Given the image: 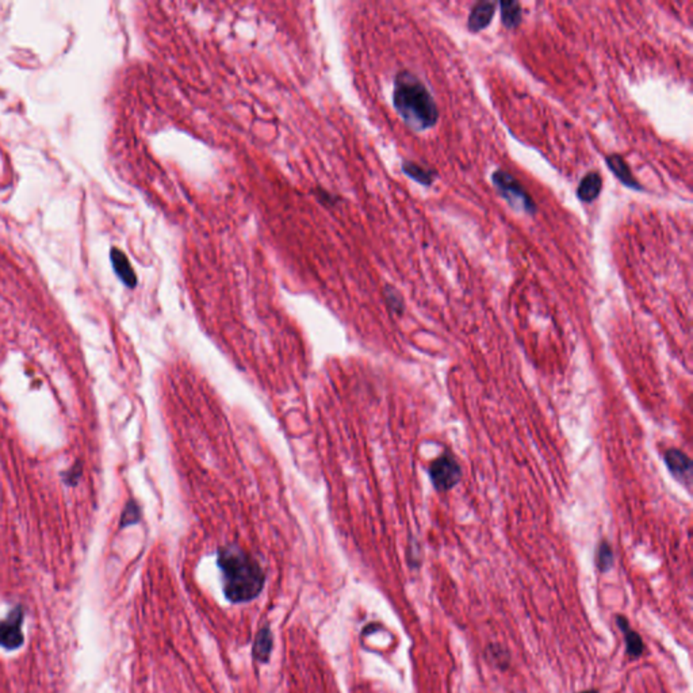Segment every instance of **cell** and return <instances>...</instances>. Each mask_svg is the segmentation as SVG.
<instances>
[{"label": "cell", "mask_w": 693, "mask_h": 693, "mask_svg": "<svg viewBox=\"0 0 693 693\" xmlns=\"http://www.w3.org/2000/svg\"><path fill=\"white\" fill-rule=\"evenodd\" d=\"M393 105L406 126L415 132H425L438 124L439 110L432 94L409 70H401L396 76Z\"/></svg>", "instance_id": "cell-1"}, {"label": "cell", "mask_w": 693, "mask_h": 693, "mask_svg": "<svg viewBox=\"0 0 693 693\" xmlns=\"http://www.w3.org/2000/svg\"><path fill=\"white\" fill-rule=\"evenodd\" d=\"M218 566L223 572L226 599L232 603H246L263 590L266 576L260 565L236 546L218 551Z\"/></svg>", "instance_id": "cell-2"}, {"label": "cell", "mask_w": 693, "mask_h": 693, "mask_svg": "<svg viewBox=\"0 0 693 693\" xmlns=\"http://www.w3.org/2000/svg\"><path fill=\"white\" fill-rule=\"evenodd\" d=\"M492 183L498 195L507 202L514 211L527 216L537 214V203L512 174L504 170H497L493 172Z\"/></svg>", "instance_id": "cell-3"}, {"label": "cell", "mask_w": 693, "mask_h": 693, "mask_svg": "<svg viewBox=\"0 0 693 693\" xmlns=\"http://www.w3.org/2000/svg\"><path fill=\"white\" fill-rule=\"evenodd\" d=\"M429 477L439 492L452 489L462 477V469L451 454H443L435 459L429 468Z\"/></svg>", "instance_id": "cell-4"}, {"label": "cell", "mask_w": 693, "mask_h": 693, "mask_svg": "<svg viewBox=\"0 0 693 693\" xmlns=\"http://www.w3.org/2000/svg\"><path fill=\"white\" fill-rule=\"evenodd\" d=\"M23 616L21 609H15L7 620L0 622V646L7 648H17L21 646L23 641L22 625Z\"/></svg>", "instance_id": "cell-5"}, {"label": "cell", "mask_w": 693, "mask_h": 693, "mask_svg": "<svg viewBox=\"0 0 693 693\" xmlns=\"http://www.w3.org/2000/svg\"><path fill=\"white\" fill-rule=\"evenodd\" d=\"M665 463L668 469L678 481L684 484H690L692 475V463L691 459L680 449H669L665 454Z\"/></svg>", "instance_id": "cell-6"}, {"label": "cell", "mask_w": 693, "mask_h": 693, "mask_svg": "<svg viewBox=\"0 0 693 693\" xmlns=\"http://www.w3.org/2000/svg\"><path fill=\"white\" fill-rule=\"evenodd\" d=\"M495 14V3L478 1L472 6L468 20V29L471 33H479L486 29Z\"/></svg>", "instance_id": "cell-7"}, {"label": "cell", "mask_w": 693, "mask_h": 693, "mask_svg": "<svg viewBox=\"0 0 693 693\" xmlns=\"http://www.w3.org/2000/svg\"><path fill=\"white\" fill-rule=\"evenodd\" d=\"M605 163H606L608 168L612 171V174L620 180L626 187L631 188V190H635V191L643 190L641 183L635 179V177L632 175V172H631V170H629V167L623 157L615 155V154L608 155L605 157Z\"/></svg>", "instance_id": "cell-8"}, {"label": "cell", "mask_w": 693, "mask_h": 693, "mask_svg": "<svg viewBox=\"0 0 693 693\" xmlns=\"http://www.w3.org/2000/svg\"><path fill=\"white\" fill-rule=\"evenodd\" d=\"M110 256H112V267H114L115 274L118 275V278L128 288H131V289L135 288L137 276H135V271H133V267H132L128 256L117 248H112Z\"/></svg>", "instance_id": "cell-9"}, {"label": "cell", "mask_w": 693, "mask_h": 693, "mask_svg": "<svg viewBox=\"0 0 693 693\" xmlns=\"http://www.w3.org/2000/svg\"><path fill=\"white\" fill-rule=\"evenodd\" d=\"M602 190H603L602 175L599 172H589L582 178L579 184L577 197L581 202L590 203L599 198Z\"/></svg>", "instance_id": "cell-10"}, {"label": "cell", "mask_w": 693, "mask_h": 693, "mask_svg": "<svg viewBox=\"0 0 693 693\" xmlns=\"http://www.w3.org/2000/svg\"><path fill=\"white\" fill-rule=\"evenodd\" d=\"M616 623L619 628L622 629L626 641L627 654L631 658H639L643 654V641L638 632H635L627 620L625 616H616Z\"/></svg>", "instance_id": "cell-11"}, {"label": "cell", "mask_w": 693, "mask_h": 693, "mask_svg": "<svg viewBox=\"0 0 693 693\" xmlns=\"http://www.w3.org/2000/svg\"><path fill=\"white\" fill-rule=\"evenodd\" d=\"M403 172L409 177L410 179L417 181L419 184H423L425 187L432 186V183L436 179V171L425 168L423 165L413 163V161H405L403 164Z\"/></svg>", "instance_id": "cell-12"}, {"label": "cell", "mask_w": 693, "mask_h": 693, "mask_svg": "<svg viewBox=\"0 0 693 693\" xmlns=\"http://www.w3.org/2000/svg\"><path fill=\"white\" fill-rule=\"evenodd\" d=\"M500 10H501V22L507 29L514 30L520 26L523 14H521V6L519 1L502 0V1H500Z\"/></svg>", "instance_id": "cell-13"}, {"label": "cell", "mask_w": 693, "mask_h": 693, "mask_svg": "<svg viewBox=\"0 0 693 693\" xmlns=\"http://www.w3.org/2000/svg\"><path fill=\"white\" fill-rule=\"evenodd\" d=\"M272 651V634L269 631V627H263L255 639V646H253V657L256 661L264 664L269 660Z\"/></svg>", "instance_id": "cell-14"}, {"label": "cell", "mask_w": 693, "mask_h": 693, "mask_svg": "<svg viewBox=\"0 0 693 693\" xmlns=\"http://www.w3.org/2000/svg\"><path fill=\"white\" fill-rule=\"evenodd\" d=\"M596 565H597L599 570L603 573L608 572L613 566V551L606 542H603L599 546L597 556H596Z\"/></svg>", "instance_id": "cell-15"}, {"label": "cell", "mask_w": 693, "mask_h": 693, "mask_svg": "<svg viewBox=\"0 0 693 693\" xmlns=\"http://www.w3.org/2000/svg\"><path fill=\"white\" fill-rule=\"evenodd\" d=\"M385 297H386V301H387V304H389V306H390V309L393 312H396L397 314H403V297L400 295L398 291L396 290L394 288H392V286H387L385 289Z\"/></svg>", "instance_id": "cell-16"}, {"label": "cell", "mask_w": 693, "mask_h": 693, "mask_svg": "<svg viewBox=\"0 0 693 693\" xmlns=\"http://www.w3.org/2000/svg\"><path fill=\"white\" fill-rule=\"evenodd\" d=\"M486 654H489V658L498 668H507L508 666V658H509L508 653L504 648H501V646H498V645L489 646Z\"/></svg>", "instance_id": "cell-17"}, {"label": "cell", "mask_w": 693, "mask_h": 693, "mask_svg": "<svg viewBox=\"0 0 693 693\" xmlns=\"http://www.w3.org/2000/svg\"><path fill=\"white\" fill-rule=\"evenodd\" d=\"M140 516H141V512H140V508L138 505L131 501L128 502L124 514H122V519H121V526L122 527H126V526H131V524H135L138 520H140Z\"/></svg>", "instance_id": "cell-18"}, {"label": "cell", "mask_w": 693, "mask_h": 693, "mask_svg": "<svg viewBox=\"0 0 693 693\" xmlns=\"http://www.w3.org/2000/svg\"><path fill=\"white\" fill-rule=\"evenodd\" d=\"M315 197L318 198V201L324 203V204H327V206H329V204L331 206H335L336 202L338 201V198H336L331 193H328V191H325V190H322L320 187L315 190Z\"/></svg>", "instance_id": "cell-19"}, {"label": "cell", "mask_w": 693, "mask_h": 693, "mask_svg": "<svg viewBox=\"0 0 693 693\" xmlns=\"http://www.w3.org/2000/svg\"><path fill=\"white\" fill-rule=\"evenodd\" d=\"M82 475V468L80 465L77 463V466L75 465L72 469L67 471V477H66V482L67 484H70V485H75L77 484V478Z\"/></svg>", "instance_id": "cell-20"}, {"label": "cell", "mask_w": 693, "mask_h": 693, "mask_svg": "<svg viewBox=\"0 0 693 693\" xmlns=\"http://www.w3.org/2000/svg\"><path fill=\"white\" fill-rule=\"evenodd\" d=\"M580 693H599V692H597L596 690H589V691H582V692Z\"/></svg>", "instance_id": "cell-21"}]
</instances>
